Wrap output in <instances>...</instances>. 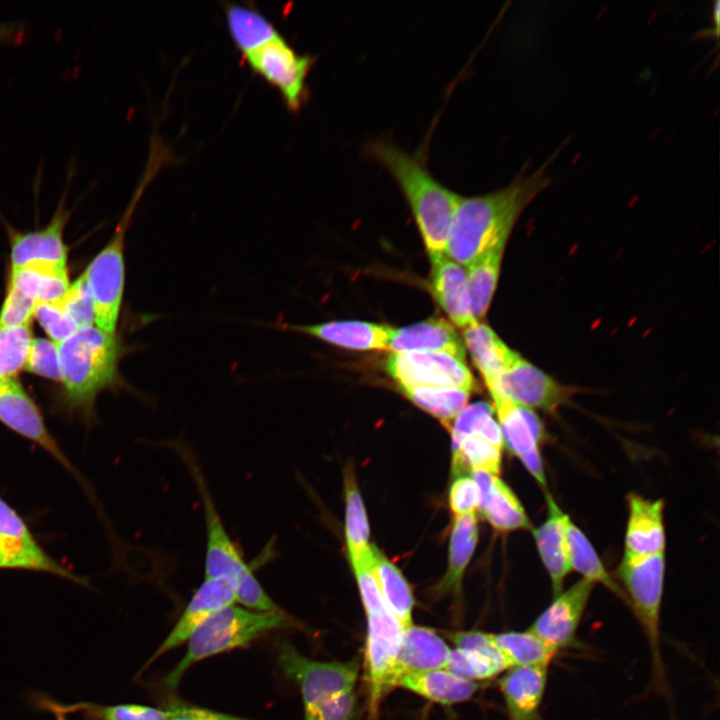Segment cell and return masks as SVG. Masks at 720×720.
Segmentation results:
<instances>
[{"label": "cell", "instance_id": "obj_30", "mask_svg": "<svg viewBox=\"0 0 720 720\" xmlns=\"http://www.w3.org/2000/svg\"><path fill=\"white\" fill-rule=\"evenodd\" d=\"M225 17L230 37L243 56L281 35L274 24L253 7L227 4Z\"/></svg>", "mask_w": 720, "mask_h": 720}, {"label": "cell", "instance_id": "obj_17", "mask_svg": "<svg viewBox=\"0 0 720 720\" xmlns=\"http://www.w3.org/2000/svg\"><path fill=\"white\" fill-rule=\"evenodd\" d=\"M70 212L65 207V197L61 199L55 214L44 228L27 233L9 230L11 269L32 262H51L66 264L67 247L63 233Z\"/></svg>", "mask_w": 720, "mask_h": 720}, {"label": "cell", "instance_id": "obj_50", "mask_svg": "<svg viewBox=\"0 0 720 720\" xmlns=\"http://www.w3.org/2000/svg\"><path fill=\"white\" fill-rule=\"evenodd\" d=\"M53 713H55L56 720H67L63 713H60V712H53Z\"/></svg>", "mask_w": 720, "mask_h": 720}, {"label": "cell", "instance_id": "obj_47", "mask_svg": "<svg viewBox=\"0 0 720 720\" xmlns=\"http://www.w3.org/2000/svg\"><path fill=\"white\" fill-rule=\"evenodd\" d=\"M0 538L24 544L38 543L25 521L0 497Z\"/></svg>", "mask_w": 720, "mask_h": 720}, {"label": "cell", "instance_id": "obj_33", "mask_svg": "<svg viewBox=\"0 0 720 720\" xmlns=\"http://www.w3.org/2000/svg\"><path fill=\"white\" fill-rule=\"evenodd\" d=\"M345 536L351 564L368 556L372 551L369 545V524L356 477L351 465L345 469Z\"/></svg>", "mask_w": 720, "mask_h": 720}, {"label": "cell", "instance_id": "obj_1", "mask_svg": "<svg viewBox=\"0 0 720 720\" xmlns=\"http://www.w3.org/2000/svg\"><path fill=\"white\" fill-rule=\"evenodd\" d=\"M549 182L543 165L529 175L517 176L500 190L460 196L448 230L445 255L468 267L486 250L507 241L522 211Z\"/></svg>", "mask_w": 720, "mask_h": 720}, {"label": "cell", "instance_id": "obj_42", "mask_svg": "<svg viewBox=\"0 0 720 720\" xmlns=\"http://www.w3.org/2000/svg\"><path fill=\"white\" fill-rule=\"evenodd\" d=\"M24 368L35 375L62 381L57 344L43 338L33 339Z\"/></svg>", "mask_w": 720, "mask_h": 720}, {"label": "cell", "instance_id": "obj_29", "mask_svg": "<svg viewBox=\"0 0 720 720\" xmlns=\"http://www.w3.org/2000/svg\"><path fill=\"white\" fill-rule=\"evenodd\" d=\"M506 242L489 248L467 267L471 312L478 321L486 315L494 296Z\"/></svg>", "mask_w": 720, "mask_h": 720}, {"label": "cell", "instance_id": "obj_38", "mask_svg": "<svg viewBox=\"0 0 720 720\" xmlns=\"http://www.w3.org/2000/svg\"><path fill=\"white\" fill-rule=\"evenodd\" d=\"M501 450L481 436L464 437L453 449L454 475H462L467 469L497 475L501 467Z\"/></svg>", "mask_w": 720, "mask_h": 720}, {"label": "cell", "instance_id": "obj_39", "mask_svg": "<svg viewBox=\"0 0 720 720\" xmlns=\"http://www.w3.org/2000/svg\"><path fill=\"white\" fill-rule=\"evenodd\" d=\"M52 712H83L98 720H168L169 712L134 704L102 706L93 703L60 705L46 700L43 702Z\"/></svg>", "mask_w": 720, "mask_h": 720}, {"label": "cell", "instance_id": "obj_6", "mask_svg": "<svg viewBox=\"0 0 720 720\" xmlns=\"http://www.w3.org/2000/svg\"><path fill=\"white\" fill-rule=\"evenodd\" d=\"M617 575L624 587L625 601L630 604L649 646L651 688L665 694L667 681L660 645L665 555L623 557Z\"/></svg>", "mask_w": 720, "mask_h": 720}, {"label": "cell", "instance_id": "obj_11", "mask_svg": "<svg viewBox=\"0 0 720 720\" xmlns=\"http://www.w3.org/2000/svg\"><path fill=\"white\" fill-rule=\"evenodd\" d=\"M490 394L497 393L518 405L555 412L576 393L518 354L510 365L490 384Z\"/></svg>", "mask_w": 720, "mask_h": 720}, {"label": "cell", "instance_id": "obj_25", "mask_svg": "<svg viewBox=\"0 0 720 720\" xmlns=\"http://www.w3.org/2000/svg\"><path fill=\"white\" fill-rule=\"evenodd\" d=\"M445 669L460 678L477 682L496 677L509 669V665L491 633L475 635L465 648H451Z\"/></svg>", "mask_w": 720, "mask_h": 720}, {"label": "cell", "instance_id": "obj_14", "mask_svg": "<svg viewBox=\"0 0 720 720\" xmlns=\"http://www.w3.org/2000/svg\"><path fill=\"white\" fill-rule=\"evenodd\" d=\"M0 422L38 444L65 468L73 469L48 431L39 408L14 378H0Z\"/></svg>", "mask_w": 720, "mask_h": 720}, {"label": "cell", "instance_id": "obj_2", "mask_svg": "<svg viewBox=\"0 0 720 720\" xmlns=\"http://www.w3.org/2000/svg\"><path fill=\"white\" fill-rule=\"evenodd\" d=\"M367 153L392 174L415 218L430 260L445 255L448 230L460 195L437 181L415 155L377 139Z\"/></svg>", "mask_w": 720, "mask_h": 720}, {"label": "cell", "instance_id": "obj_34", "mask_svg": "<svg viewBox=\"0 0 720 720\" xmlns=\"http://www.w3.org/2000/svg\"><path fill=\"white\" fill-rule=\"evenodd\" d=\"M0 569L45 572L83 583L81 578L49 556L38 543L24 544L0 538Z\"/></svg>", "mask_w": 720, "mask_h": 720}, {"label": "cell", "instance_id": "obj_22", "mask_svg": "<svg viewBox=\"0 0 720 720\" xmlns=\"http://www.w3.org/2000/svg\"><path fill=\"white\" fill-rule=\"evenodd\" d=\"M547 517L533 536L541 561L549 575L553 596L563 590L564 580L570 573L565 536V517L552 495L545 493Z\"/></svg>", "mask_w": 720, "mask_h": 720}, {"label": "cell", "instance_id": "obj_43", "mask_svg": "<svg viewBox=\"0 0 720 720\" xmlns=\"http://www.w3.org/2000/svg\"><path fill=\"white\" fill-rule=\"evenodd\" d=\"M59 304L79 328L92 326L95 322L94 303L84 273L70 285Z\"/></svg>", "mask_w": 720, "mask_h": 720}, {"label": "cell", "instance_id": "obj_3", "mask_svg": "<svg viewBox=\"0 0 720 720\" xmlns=\"http://www.w3.org/2000/svg\"><path fill=\"white\" fill-rule=\"evenodd\" d=\"M57 348L66 399L89 417L97 395L119 381L122 344L115 333L87 326L57 344Z\"/></svg>", "mask_w": 720, "mask_h": 720}, {"label": "cell", "instance_id": "obj_4", "mask_svg": "<svg viewBox=\"0 0 720 720\" xmlns=\"http://www.w3.org/2000/svg\"><path fill=\"white\" fill-rule=\"evenodd\" d=\"M296 626L285 612H258L229 605L211 614L189 637L187 652L162 680L163 688L175 689L186 670L196 662L242 647L262 635Z\"/></svg>", "mask_w": 720, "mask_h": 720}, {"label": "cell", "instance_id": "obj_48", "mask_svg": "<svg viewBox=\"0 0 720 720\" xmlns=\"http://www.w3.org/2000/svg\"><path fill=\"white\" fill-rule=\"evenodd\" d=\"M168 712V720H247L184 704H175Z\"/></svg>", "mask_w": 720, "mask_h": 720}, {"label": "cell", "instance_id": "obj_40", "mask_svg": "<svg viewBox=\"0 0 720 720\" xmlns=\"http://www.w3.org/2000/svg\"><path fill=\"white\" fill-rule=\"evenodd\" d=\"M32 340L29 325L0 326V378H13L25 367Z\"/></svg>", "mask_w": 720, "mask_h": 720}, {"label": "cell", "instance_id": "obj_27", "mask_svg": "<svg viewBox=\"0 0 720 720\" xmlns=\"http://www.w3.org/2000/svg\"><path fill=\"white\" fill-rule=\"evenodd\" d=\"M464 346L485 384L492 383L519 354L510 349L485 323L475 322L463 331Z\"/></svg>", "mask_w": 720, "mask_h": 720}, {"label": "cell", "instance_id": "obj_26", "mask_svg": "<svg viewBox=\"0 0 720 720\" xmlns=\"http://www.w3.org/2000/svg\"><path fill=\"white\" fill-rule=\"evenodd\" d=\"M398 687L432 703L450 706L471 699L480 685L440 668L408 675Z\"/></svg>", "mask_w": 720, "mask_h": 720}, {"label": "cell", "instance_id": "obj_36", "mask_svg": "<svg viewBox=\"0 0 720 720\" xmlns=\"http://www.w3.org/2000/svg\"><path fill=\"white\" fill-rule=\"evenodd\" d=\"M402 392L419 408L450 430L451 422L467 406L470 391L448 387H407Z\"/></svg>", "mask_w": 720, "mask_h": 720}, {"label": "cell", "instance_id": "obj_44", "mask_svg": "<svg viewBox=\"0 0 720 720\" xmlns=\"http://www.w3.org/2000/svg\"><path fill=\"white\" fill-rule=\"evenodd\" d=\"M357 705L354 690L347 691L304 709V720H354Z\"/></svg>", "mask_w": 720, "mask_h": 720}, {"label": "cell", "instance_id": "obj_15", "mask_svg": "<svg viewBox=\"0 0 720 720\" xmlns=\"http://www.w3.org/2000/svg\"><path fill=\"white\" fill-rule=\"evenodd\" d=\"M451 648L433 629L412 624L403 629L387 679V692L411 674L445 668Z\"/></svg>", "mask_w": 720, "mask_h": 720}, {"label": "cell", "instance_id": "obj_20", "mask_svg": "<svg viewBox=\"0 0 720 720\" xmlns=\"http://www.w3.org/2000/svg\"><path fill=\"white\" fill-rule=\"evenodd\" d=\"M282 329L317 338L351 350H386L392 327L366 321H330L310 325H283Z\"/></svg>", "mask_w": 720, "mask_h": 720}, {"label": "cell", "instance_id": "obj_46", "mask_svg": "<svg viewBox=\"0 0 720 720\" xmlns=\"http://www.w3.org/2000/svg\"><path fill=\"white\" fill-rule=\"evenodd\" d=\"M480 494L474 479L467 475H458L449 490V506L455 516L475 515L479 510Z\"/></svg>", "mask_w": 720, "mask_h": 720}, {"label": "cell", "instance_id": "obj_49", "mask_svg": "<svg viewBox=\"0 0 720 720\" xmlns=\"http://www.w3.org/2000/svg\"><path fill=\"white\" fill-rule=\"evenodd\" d=\"M22 35L23 30L18 25L0 23V42L17 43Z\"/></svg>", "mask_w": 720, "mask_h": 720}, {"label": "cell", "instance_id": "obj_45", "mask_svg": "<svg viewBox=\"0 0 720 720\" xmlns=\"http://www.w3.org/2000/svg\"><path fill=\"white\" fill-rule=\"evenodd\" d=\"M36 305L37 301L34 298L8 285L7 295L0 311V326L29 325Z\"/></svg>", "mask_w": 720, "mask_h": 720}, {"label": "cell", "instance_id": "obj_32", "mask_svg": "<svg viewBox=\"0 0 720 720\" xmlns=\"http://www.w3.org/2000/svg\"><path fill=\"white\" fill-rule=\"evenodd\" d=\"M373 570L389 610L403 629L413 624L414 597L401 571L373 546Z\"/></svg>", "mask_w": 720, "mask_h": 720}, {"label": "cell", "instance_id": "obj_31", "mask_svg": "<svg viewBox=\"0 0 720 720\" xmlns=\"http://www.w3.org/2000/svg\"><path fill=\"white\" fill-rule=\"evenodd\" d=\"M565 536L570 569L580 573L582 578L604 585L625 600L622 589L606 570L592 543L567 514Z\"/></svg>", "mask_w": 720, "mask_h": 720}, {"label": "cell", "instance_id": "obj_16", "mask_svg": "<svg viewBox=\"0 0 720 720\" xmlns=\"http://www.w3.org/2000/svg\"><path fill=\"white\" fill-rule=\"evenodd\" d=\"M235 591L236 582L232 578H205L168 637L155 651L145 667L164 653L187 641L196 628L211 614L232 605L235 601Z\"/></svg>", "mask_w": 720, "mask_h": 720}, {"label": "cell", "instance_id": "obj_8", "mask_svg": "<svg viewBox=\"0 0 720 720\" xmlns=\"http://www.w3.org/2000/svg\"><path fill=\"white\" fill-rule=\"evenodd\" d=\"M256 74L277 89L290 112H297L308 98L307 76L315 58L299 54L279 35L243 56Z\"/></svg>", "mask_w": 720, "mask_h": 720}, {"label": "cell", "instance_id": "obj_12", "mask_svg": "<svg viewBox=\"0 0 720 720\" xmlns=\"http://www.w3.org/2000/svg\"><path fill=\"white\" fill-rule=\"evenodd\" d=\"M503 442L517 456L537 483L546 487L545 470L540 453L544 427L533 409L518 405L492 393Z\"/></svg>", "mask_w": 720, "mask_h": 720}, {"label": "cell", "instance_id": "obj_9", "mask_svg": "<svg viewBox=\"0 0 720 720\" xmlns=\"http://www.w3.org/2000/svg\"><path fill=\"white\" fill-rule=\"evenodd\" d=\"M175 448L185 462L199 492L206 525L205 578L229 577L235 582L252 574L239 547L229 536L216 509L203 473L186 447Z\"/></svg>", "mask_w": 720, "mask_h": 720}, {"label": "cell", "instance_id": "obj_7", "mask_svg": "<svg viewBox=\"0 0 720 720\" xmlns=\"http://www.w3.org/2000/svg\"><path fill=\"white\" fill-rule=\"evenodd\" d=\"M278 661L285 677L299 687L304 709L354 690L360 671L357 658L346 662L316 661L289 642L279 645Z\"/></svg>", "mask_w": 720, "mask_h": 720}, {"label": "cell", "instance_id": "obj_13", "mask_svg": "<svg viewBox=\"0 0 720 720\" xmlns=\"http://www.w3.org/2000/svg\"><path fill=\"white\" fill-rule=\"evenodd\" d=\"M595 583L581 578L553 596L528 630L556 653L577 645V633Z\"/></svg>", "mask_w": 720, "mask_h": 720}, {"label": "cell", "instance_id": "obj_28", "mask_svg": "<svg viewBox=\"0 0 720 720\" xmlns=\"http://www.w3.org/2000/svg\"><path fill=\"white\" fill-rule=\"evenodd\" d=\"M477 541L478 526L475 515L456 516L449 542L448 569L436 586L437 595L460 594L463 574Z\"/></svg>", "mask_w": 720, "mask_h": 720}, {"label": "cell", "instance_id": "obj_35", "mask_svg": "<svg viewBox=\"0 0 720 720\" xmlns=\"http://www.w3.org/2000/svg\"><path fill=\"white\" fill-rule=\"evenodd\" d=\"M494 641L509 665H547L557 654L530 630L493 633Z\"/></svg>", "mask_w": 720, "mask_h": 720}, {"label": "cell", "instance_id": "obj_18", "mask_svg": "<svg viewBox=\"0 0 720 720\" xmlns=\"http://www.w3.org/2000/svg\"><path fill=\"white\" fill-rule=\"evenodd\" d=\"M628 521L623 557L650 556L664 553V502L650 500L635 493L627 497Z\"/></svg>", "mask_w": 720, "mask_h": 720}, {"label": "cell", "instance_id": "obj_41", "mask_svg": "<svg viewBox=\"0 0 720 720\" xmlns=\"http://www.w3.org/2000/svg\"><path fill=\"white\" fill-rule=\"evenodd\" d=\"M34 317L56 344L66 340L79 329L59 303H37Z\"/></svg>", "mask_w": 720, "mask_h": 720}, {"label": "cell", "instance_id": "obj_24", "mask_svg": "<svg viewBox=\"0 0 720 720\" xmlns=\"http://www.w3.org/2000/svg\"><path fill=\"white\" fill-rule=\"evenodd\" d=\"M387 351L445 352L464 361L465 346L454 327L443 319L432 318L405 327L392 329Z\"/></svg>", "mask_w": 720, "mask_h": 720}, {"label": "cell", "instance_id": "obj_19", "mask_svg": "<svg viewBox=\"0 0 720 720\" xmlns=\"http://www.w3.org/2000/svg\"><path fill=\"white\" fill-rule=\"evenodd\" d=\"M548 681L547 665L515 666L498 681L508 720H541Z\"/></svg>", "mask_w": 720, "mask_h": 720}, {"label": "cell", "instance_id": "obj_21", "mask_svg": "<svg viewBox=\"0 0 720 720\" xmlns=\"http://www.w3.org/2000/svg\"><path fill=\"white\" fill-rule=\"evenodd\" d=\"M432 294L454 325L465 329L476 320L471 312L467 271L446 255L431 261Z\"/></svg>", "mask_w": 720, "mask_h": 720}, {"label": "cell", "instance_id": "obj_37", "mask_svg": "<svg viewBox=\"0 0 720 720\" xmlns=\"http://www.w3.org/2000/svg\"><path fill=\"white\" fill-rule=\"evenodd\" d=\"M452 450L468 435H478L503 448V437L498 421L494 417V407L484 401L472 403L453 420L450 427Z\"/></svg>", "mask_w": 720, "mask_h": 720}, {"label": "cell", "instance_id": "obj_10", "mask_svg": "<svg viewBox=\"0 0 720 720\" xmlns=\"http://www.w3.org/2000/svg\"><path fill=\"white\" fill-rule=\"evenodd\" d=\"M384 366L400 388L448 387L471 392L476 386L464 361L445 352L391 353Z\"/></svg>", "mask_w": 720, "mask_h": 720}, {"label": "cell", "instance_id": "obj_23", "mask_svg": "<svg viewBox=\"0 0 720 720\" xmlns=\"http://www.w3.org/2000/svg\"><path fill=\"white\" fill-rule=\"evenodd\" d=\"M479 494V510L498 531L529 529L531 523L519 499L497 475L472 472Z\"/></svg>", "mask_w": 720, "mask_h": 720}, {"label": "cell", "instance_id": "obj_5", "mask_svg": "<svg viewBox=\"0 0 720 720\" xmlns=\"http://www.w3.org/2000/svg\"><path fill=\"white\" fill-rule=\"evenodd\" d=\"M164 155L151 150L144 175L129 202L117 228L105 245L95 256L84 272L93 303L97 327L107 333H115L125 283L124 247L125 236L133 212L146 186L161 168Z\"/></svg>", "mask_w": 720, "mask_h": 720}]
</instances>
